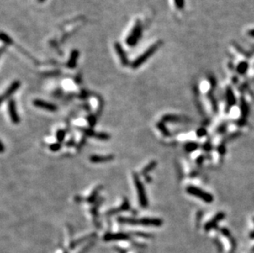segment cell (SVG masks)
Returning <instances> with one entry per match:
<instances>
[{"label": "cell", "instance_id": "6da1fadb", "mask_svg": "<svg viewBox=\"0 0 254 253\" xmlns=\"http://www.w3.org/2000/svg\"><path fill=\"white\" fill-rule=\"evenodd\" d=\"M120 223L128 224H141L145 226H155L159 227L163 224V221L161 219L156 218H141V219H133V218H121L119 219Z\"/></svg>", "mask_w": 254, "mask_h": 253}, {"label": "cell", "instance_id": "7a4b0ae2", "mask_svg": "<svg viewBox=\"0 0 254 253\" xmlns=\"http://www.w3.org/2000/svg\"><path fill=\"white\" fill-rule=\"evenodd\" d=\"M161 45H162V42L157 41L156 43L154 44L151 47L149 48V49H148V50H146L145 53H143V54H141V56L139 57V58H137V59H136L134 62H133V64H132V66H133V68H137V67H140L141 64H143L149 58H151V57L152 56V54H154V53L156 52L157 50H158Z\"/></svg>", "mask_w": 254, "mask_h": 253}, {"label": "cell", "instance_id": "3957f363", "mask_svg": "<svg viewBox=\"0 0 254 253\" xmlns=\"http://www.w3.org/2000/svg\"><path fill=\"white\" fill-rule=\"evenodd\" d=\"M134 184L136 187V189L137 191V195H138V198H139V202L141 207H146L148 204L147 197L146 194V190L144 188L143 184L141 183V180L137 175H134Z\"/></svg>", "mask_w": 254, "mask_h": 253}, {"label": "cell", "instance_id": "277c9868", "mask_svg": "<svg viewBox=\"0 0 254 253\" xmlns=\"http://www.w3.org/2000/svg\"><path fill=\"white\" fill-rule=\"evenodd\" d=\"M187 192L190 195L199 197L202 201H204L205 202H207V203H211V202L213 201L212 195L209 194V193L206 192L201 190V189L198 188V187H188L187 188Z\"/></svg>", "mask_w": 254, "mask_h": 253}, {"label": "cell", "instance_id": "5b68a950", "mask_svg": "<svg viewBox=\"0 0 254 253\" xmlns=\"http://www.w3.org/2000/svg\"><path fill=\"white\" fill-rule=\"evenodd\" d=\"M141 35V24H140V22H137V24L135 25L133 31L131 32L129 36L127 38V44L130 46L135 45L137 43V41L139 40Z\"/></svg>", "mask_w": 254, "mask_h": 253}, {"label": "cell", "instance_id": "8992f818", "mask_svg": "<svg viewBox=\"0 0 254 253\" xmlns=\"http://www.w3.org/2000/svg\"><path fill=\"white\" fill-rule=\"evenodd\" d=\"M20 86H21V82H20L19 81H16V82H14L12 83V84L9 86L8 88L7 89L6 91H5L4 93L3 94L2 98H1V101L2 102L4 101L6 99H8V98L10 97V96H11L13 93H15L16 91L18 90V88L20 87Z\"/></svg>", "mask_w": 254, "mask_h": 253}, {"label": "cell", "instance_id": "52a82bcc", "mask_svg": "<svg viewBox=\"0 0 254 253\" xmlns=\"http://www.w3.org/2000/svg\"><path fill=\"white\" fill-rule=\"evenodd\" d=\"M8 113L10 119L12 122L14 124H18L20 122V119L18 117V112H17V108H16V104L14 100H10L8 103Z\"/></svg>", "mask_w": 254, "mask_h": 253}, {"label": "cell", "instance_id": "ba28073f", "mask_svg": "<svg viewBox=\"0 0 254 253\" xmlns=\"http://www.w3.org/2000/svg\"><path fill=\"white\" fill-rule=\"evenodd\" d=\"M34 105L38 107V108H43V109H45V110L48 111H51V112L57 110V107L55 104L49 103V102L44 101V100H35L34 101Z\"/></svg>", "mask_w": 254, "mask_h": 253}, {"label": "cell", "instance_id": "9c48e42d", "mask_svg": "<svg viewBox=\"0 0 254 253\" xmlns=\"http://www.w3.org/2000/svg\"><path fill=\"white\" fill-rule=\"evenodd\" d=\"M128 239V235L123 233L119 234H108L104 236V240L107 241H119V240H127Z\"/></svg>", "mask_w": 254, "mask_h": 253}, {"label": "cell", "instance_id": "30bf717a", "mask_svg": "<svg viewBox=\"0 0 254 253\" xmlns=\"http://www.w3.org/2000/svg\"><path fill=\"white\" fill-rule=\"evenodd\" d=\"M225 215L224 213H222V212H220V213H219L218 214H216V215L213 218L212 220L208 222V223L205 225V229L210 230L212 228L215 227V225L217 224L218 222L221 220V219H223V218H225Z\"/></svg>", "mask_w": 254, "mask_h": 253}, {"label": "cell", "instance_id": "8fae6325", "mask_svg": "<svg viewBox=\"0 0 254 253\" xmlns=\"http://www.w3.org/2000/svg\"><path fill=\"white\" fill-rule=\"evenodd\" d=\"M115 50L117 51L118 54L119 55L120 60H121L122 63L124 65H128V58H127L126 54H125V52H124V50H123V48H122V46L120 45L118 43L115 44Z\"/></svg>", "mask_w": 254, "mask_h": 253}, {"label": "cell", "instance_id": "7c38bea8", "mask_svg": "<svg viewBox=\"0 0 254 253\" xmlns=\"http://www.w3.org/2000/svg\"><path fill=\"white\" fill-rule=\"evenodd\" d=\"M113 159V156H100V155H93L91 157V161L93 163H102L109 161Z\"/></svg>", "mask_w": 254, "mask_h": 253}, {"label": "cell", "instance_id": "4fadbf2b", "mask_svg": "<svg viewBox=\"0 0 254 253\" xmlns=\"http://www.w3.org/2000/svg\"><path fill=\"white\" fill-rule=\"evenodd\" d=\"M78 55H79V53L77 50H75L72 51V54H71V57H70L69 61H68V63H67L68 67H74L75 66H76V63H77V58H78Z\"/></svg>", "mask_w": 254, "mask_h": 253}, {"label": "cell", "instance_id": "5bb4252c", "mask_svg": "<svg viewBox=\"0 0 254 253\" xmlns=\"http://www.w3.org/2000/svg\"><path fill=\"white\" fill-rule=\"evenodd\" d=\"M227 100H228L229 105L232 106L235 104V97L232 90L230 88L227 89Z\"/></svg>", "mask_w": 254, "mask_h": 253}, {"label": "cell", "instance_id": "9a60e30c", "mask_svg": "<svg viewBox=\"0 0 254 253\" xmlns=\"http://www.w3.org/2000/svg\"><path fill=\"white\" fill-rule=\"evenodd\" d=\"M248 68V64L246 62H242L237 67V71L239 74H244Z\"/></svg>", "mask_w": 254, "mask_h": 253}, {"label": "cell", "instance_id": "2e32d148", "mask_svg": "<svg viewBox=\"0 0 254 253\" xmlns=\"http://www.w3.org/2000/svg\"><path fill=\"white\" fill-rule=\"evenodd\" d=\"M197 148H198V145H196V144H194V143H189V144H188V145H186V150L189 152L193 151V150H196Z\"/></svg>", "mask_w": 254, "mask_h": 253}, {"label": "cell", "instance_id": "e0dca14e", "mask_svg": "<svg viewBox=\"0 0 254 253\" xmlns=\"http://www.w3.org/2000/svg\"><path fill=\"white\" fill-rule=\"evenodd\" d=\"M176 7L178 9H183L184 7V0H174Z\"/></svg>", "mask_w": 254, "mask_h": 253}, {"label": "cell", "instance_id": "ac0fdd59", "mask_svg": "<svg viewBox=\"0 0 254 253\" xmlns=\"http://www.w3.org/2000/svg\"><path fill=\"white\" fill-rule=\"evenodd\" d=\"M1 40H2L3 41H4V43H6V44H11L12 43L11 39L9 38L8 35H5L4 33H2V35H1Z\"/></svg>", "mask_w": 254, "mask_h": 253}, {"label": "cell", "instance_id": "d6986e66", "mask_svg": "<svg viewBox=\"0 0 254 253\" xmlns=\"http://www.w3.org/2000/svg\"><path fill=\"white\" fill-rule=\"evenodd\" d=\"M64 136H65L64 132H63V131H59V132H58V135H57V138H58V140H59V141H62L63 140V138H64Z\"/></svg>", "mask_w": 254, "mask_h": 253}, {"label": "cell", "instance_id": "ffe728a7", "mask_svg": "<svg viewBox=\"0 0 254 253\" xmlns=\"http://www.w3.org/2000/svg\"><path fill=\"white\" fill-rule=\"evenodd\" d=\"M156 162L151 163L150 165H148V166H147L148 168H146V169L143 170V172H145V173H146V172H148V171H149V170H151V169H153V168H154V167L156 166Z\"/></svg>", "mask_w": 254, "mask_h": 253}, {"label": "cell", "instance_id": "44dd1931", "mask_svg": "<svg viewBox=\"0 0 254 253\" xmlns=\"http://www.w3.org/2000/svg\"><path fill=\"white\" fill-rule=\"evenodd\" d=\"M59 149H60V145H59V144H55V145H52L50 146V150L53 151H57Z\"/></svg>", "mask_w": 254, "mask_h": 253}, {"label": "cell", "instance_id": "7402d4cb", "mask_svg": "<svg viewBox=\"0 0 254 253\" xmlns=\"http://www.w3.org/2000/svg\"><path fill=\"white\" fill-rule=\"evenodd\" d=\"M159 127H160V129L162 130V132L164 133V135H165V136H168V135H169V132H168V131L165 129V128H164V126L162 125V124H159Z\"/></svg>", "mask_w": 254, "mask_h": 253}, {"label": "cell", "instance_id": "603a6c76", "mask_svg": "<svg viewBox=\"0 0 254 253\" xmlns=\"http://www.w3.org/2000/svg\"><path fill=\"white\" fill-rule=\"evenodd\" d=\"M205 133H206V131H205L203 128H201V129H199L198 131V136H204Z\"/></svg>", "mask_w": 254, "mask_h": 253}, {"label": "cell", "instance_id": "cb8c5ba5", "mask_svg": "<svg viewBox=\"0 0 254 253\" xmlns=\"http://www.w3.org/2000/svg\"><path fill=\"white\" fill-rule=\"evenodd\" d=\"M248 35L251 37H254V29L253 30H250L248 31Z\"/></svg>", "mask_w": 254, "mask_h": 253}, {"label": "cell", "instance_id": "d4e9b609", "mask_svg": "<svg viewBox=\"0 0 254 253\" xmlns=\"http://www.w3.org/2000/svg\"><path fill=\"white\" fill-rule=\"evenodd\" d=\"M39 1H40V2H41V3H42V2H44L45 0H39Z\"/></svg>", "mask_w": 254, "mask_h": 253}, {"label": "cell", "instance_id": "484cf974", "mask_svg": "<svg viewBox=\"0 0 254 253\" xmlns=\"http://www.w3.org/2000/svg\"><path fill=\"white\" fill-rule=\"evenodd\" d=\"M253 250H254V249H253Z\"/></svg>", "mask_w": 254, "mask_h": 253}]
</instances>
